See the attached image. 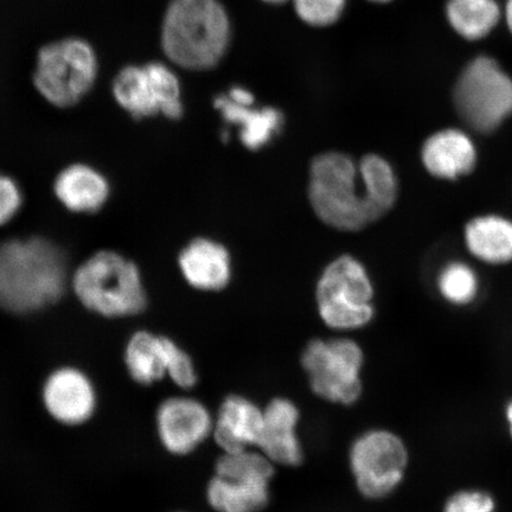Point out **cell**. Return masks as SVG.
Masks as SVG:
<instances>
[{"label":"cell","instance_id":"1","mask_svg":"<svg viewBox=\"0 0 512 512\" xmlns=\"http://www.w3.org/2000/svg\"><path fill=\"white\" fill-rule=\"evenodd\" d=\"M67 277L66 255L53 241L0 243V309L18 315L43 310L62 297Z\"/></svg>","mask_w":512,"mask_h":512},{"label":"cell","instance_id":"2","mask_svg":"<svg viewBox=\"0 0 512 512\" xmlns=\"http://www.w3.org/2000/svg\"><path fill=\"white\" fill-rule=\"evenodd\" d=\"M360 164L341 152H326L312 160L309 200L313 211L329 227L357 232L386 213L361 179Z\"/></svg>","mask_w":512,"mask_h":512},{"label":"cell","instance_id":"3","mask_svg":"<svg viewBox=\"0 0 512 512\" xmlns=\"http://www.w3.org/2000/svg\"><path fill=\"white\" fill-rule=\"evenodd\" d=\"M230 21L220 0H171L162 24V48L176 66L203 72L217 66L230 42Z\"/></svg>","mask_w":512,"mask_h":512},{"label":"cell","instance_id":"4","mask_svg":"<svg viewBox=\"0 0 512 512\" xmlns=\"http://www.w3.org/2000/svg\"><path fill=\"white\" fill-rule=\"evenodd\" d=\"M72 287L79 302L102 317L136 316L147 305V293L138 266L114 251H100L89 256L73 274Z\"/></svg>","mask_w":512,"mask_h":512},{"label":"cell","instance_id":"5","mask_svg":"<svg viewBox=\"0 0 512 512\" xmlns=\"http://www.w3.org/2000/svg\"><path fill=\"white\" fill-rule=\"evenodd\" d=\"M366 356L348 337L315 338L305 345L300 363L312 393L337 406H354L363 393Z\"/></svg>","mask_w":512,"mask_h":512},{"label":"cell","instance_id":"6","mask_svg":"<svg viewBox=\"0 0 512 512\" xmlns=\"http://www.w3.org/2000/svg\"><path fill=\"white\" fill-rule=\"evenodd\" d=\"M99 63L91 44L82 38H64L38 51L34 86L57 108L78 105L92 91Z\"/></svg>","mask_w":512,"mask_h":512},{"label":"cell","instance_id":"7","mask_svg":"<svg viewBox=\"0 0 512 512\" xmlns=\"http://www.w3.org/2000/svg\"><path fill=\"white\" fill-rule=\"evenodd\" d=\"M374 287L360 261L339 256L325 268L316 288L320 319L335 331L366 328L375 317Z\"/></svg>","mask_w":512,"mask_h":512},{"label":"cell","instance_id":"8","mask_svg":"<svg viewBox=\"0 0 512 512\" xmlns=\"http://www.w3.org/2000/svg\"><path fill=\"white\" fill-rule=\"evenodd\" d=\"M275 465L258 448L222 453L207 486L216 512H261L271 502Z\"/></svg>","mask_w":512,"mask_h":512},{"label":"cell","instance_id":"9","mask_svg":"<svg viewBox=\"0 0 512 512\" xmlns=\"http://www.w3.org/2000/svg\"><path fill=\"white\" fill-rule=\"evenodd\" d=\"M348 459L358 494L368 501H381L400 488L411 454L399 434L371 428L352 441Z\"/></svg>","mask_w":512,"mask_h":512},{"label":"cell","instance_id":"10","mask_svg":"<svg viewBox=\"0 0 512 512\" xmlns=\"http://www.w3.org/2000/svg\"><path fill=\"white\" fill-rule=\"evenodd\" d=\"M454 104L473 130L494 131L512 113V79L494 59L479 56L460 75Z\"/></svg>","mask_w":512,"mask_h":512},{"label":"cell","instance_id":"11","mask_svg":"<svg viewBox=\"0 0 512 512\" xmlns=\"http://www.w3.org/2000/svg\"><path fill=\"white\" fill-rule=\"evenodd\" d=\"M112 92L117 104L137 120L183 115L182 87L174 70L162 62L126 66L115 76Z\"/></svg>","mask_w":512,"mask_h":512},{"label":"cell","instance_id":"12","mask_svg":"<svg viewBox=\"0 0 512 512\" xmlns=\"http://www.w3.org/2000/svg\"><path fill=\"white\" fill-rule=\"evenodd\" d=\"M214 418L201 401L187 396L165 400L158 408L157 431L163 446L176 456L194 452L213 435Z\"/></svg>","mask_w":512,"mask_h":512},{"label":"cell","instance_id":"13","mask_svg":"<svg viewBox=\"0 0 512 512\" xmlns=\"http://www.w3.org/2000/svg\"><path fill=\"white\" fill-rule=\"evenodd\" d=\"M42 398L48 413L67 426L85 424L96 408L93 383L76 368L55 370L44 383Z\"/></svg>","mask_w":512,"mask_h":512},{"label":"cell","instance_id":"14","mask_svg":"<svg viewBox=\"0 0 512 512\" xmlns=\"http://www.w3.org/2000/svg\"><path fill=\"white\" fill-rule=\"evenodd\" d=\"M300 411L292 400L273 398L264 408L258 450L275 466L297 467L304 460V448L299 437Z\"/></svg>","mask_w":512,"mask_h":512},{"label":"cell","instance_id":"15","mask_svg":"<svg viewBox=\"0 0 512 512\" xmlns=\"http://www.w3.org/2000/svg\"><path fill=\"white\" fill-rule=\"evenodd\" d=\"M262 426L264 408L245 395L232 394L221 403L211 437L223 453L251 450L258 448Z\"/></svg>","mask_w":512,"mask_h":512},{"label":"cell","instance_id":"16","mask_svg":"<svg viewBox=\"0 0 512 512\" xmlns=\"http://www.w3.org/2000/svg\"><path fill=\"white\" fill-rule=\"evenodd\" d=\"M179 270L196 290L217 292L232 278V265L226 247L210 239L192 240L178 256Z\"/></svg>","mask_w":512,"mask_h":512},{"label":"cell","instance_id":"17","mask_svg":"<svg viewBox=\"0 0 512 512\" xmlns=\"http://www.w3.org/2000/svg\"><path fill=\"white\" fill-rule=\"evenodd\" d=\"M54 194L62 206L75 214H94L111 194L110 183L100 171L87 164H72L57 175Z\"/></svg>","mask_w":512,"mask_h":512},{"label":"cell","instance_id":"18","mask_svg":"<svg viewBox=\"0 0 512 512\" xmlns=\"http://www.w3.org/2000/svg\"><path fill=\"white\" fill-rule=\"evenodd\" d=\"M178 345L170 338L147 331L134 334L127 343L125 363L132 379L143 386L169 376L172 357Z\"/></svg>","mask_w":512,"mask_h":512},{"label":"cell","instance_id":"19","mask_svg":"<svg viewBox=\"0 0 512 512\" xmlns=\"http://www.w3.org/2000/svg\"><path fill=\"white\" fill-rule=\"evenodd\" d=\"M422 162L435 177L456 178L475 166V146L463 132L441 131L428 138L422 147Z\"/></svg>","mask_w":512,"mask_h":512},{"label":"cell","instance_id":"20","mask_svg":"<svg viewBox=\"0 0 512 512\" xmlns=\"http://www.w3.org/2000/svg\"><path fill=\"white\" fill-rule=\"evenodd\" d=\"M214 107L228 124L240 126V138L248 150L258 151L271 142L284 123L283 113L273 107L252 108L236 104L227 94L216 96Z\"/></svg>","mask_w":512,"mask_h":512},{"label":"cell","instance_id":"21","mask_svg":"<svg viewBox=\"0 0 512 512\" xmlns=\"http://www.w3.org/2000/svg\"><path fill=\"white\" fill-rule=\"evenodd\" d=\"M467 246L473 255L492 264L512 260V223L497 216L479 217L466 227Z\"/></svg>","mask_w":512,"mask_h":512},{"label":"cell","instance_id":"22","mask_svg":"<svg viewBox=\"0 0 512 512\" xmlns=\"http://www.w3.org/2000/svg\"><path fill=\"white\" fill-rule=\"evenodd\" d=\"M496 0H448L446 17L452 29L467 41L488 36L501 19Z\"/></svg>","mask_w":512,"mask_h":512},{"label":"cell","instance_id":"23","mask_svg":"<svg viewBox=\"0 0 512 512\" xmlns=\"http://www.w3.org/2000/svg\"><path fill=\"white\" fill-rule=\"evenodd\" d=\"M439 291L448 303L467 305L477 296L478 281L469 266L454 262L441 272L438 280Z\"/></svg>","mask_w":512,"mask_h":512},{"label":"cell","instance_id":"24","mask_svg":"<svg viewBox=\"0 0 512 512\" xmlns=\"http://www.w3.org/2000/svg\"><path fill=\"white\" fill-rule=\"evenodd\" d=\"M294 9L311 27H329L343 15L347 0H293Z\"/></svg>","mask_w":512,"mask_h":512},{"label":"cell","instance_id":"25","mask_svg":"<svg viewBox=\"0 0 512 512\" xmlns=\"http://www.w3.org/2000/svg\"><path fill=\"white\" fill-rule=\"evenodd\" d=\"M497 501L491 492L466 488L454 491L446 498L443 512H496Z\"/></svg>","mask_w":512,"mask_h":512},{"label":"cell","instance_id":"26","mask_svg":"<svg viewBox=\"0 0 512 512\" xmlns=\"http://www.w3.org/2000/svg\"><path fill=\"white\" fill-rule=\"evenodd\" d=\"M23 201V192L15 179L0 174V226L15 219Z\"/></svg>","mask_w":512,"mask_h":512},{"label":"cell","instance_id":"27","mask_svg":"<svg viewBox=\"0 0 512 512\" xmlns=\"http://www.w3.org/2000/svg\"><path fill=\"white\" fill-rule=\"evenodd\" d=\"M227 95L228 98L236 102V104L245 106H253L254 104V95L246 88L239 86L230 88Z\"/></svg>","mask_w":512,"mask_h":512},{"label":"cell","instance_id":"28","mask_svg":"<svg viewBox=\"0 0 512 512\" xmlns=\"http://www.w3.org/2000/svg\"><path fill=\"white\" fill-rule=\"evenodd\" d=\"M504 421L505 425H507V431L512 441V396L504 406Z\"/></svg>","mask_w":512,"mask_h":512},{"label":"cell","instance_id":"29","mask_svg":"<svg viewBox=\"0 0 512 512\" xmlns=\"http://www.w3.org/2000/svg\"><path fill=\"white\" fill-rule=\"evenodd\" d=\"M505 21H507L508 28L512 34V0H508L507 5H505Z\"/></svg>","mask_w":512,"mask_h":512},{"label":"cell","instance_id":"30","mask_svg":"<svg viewBox=\"0 0 512 512\" xmlns=\"http://www.w3.org/2000/svg\"><path fill=\"white\" fill-rule=\"evenodd\" d=\"M264 2L270 4H281L287 2V0H264Z\"/></svg>","mask_w":512,"mask_h":512},{"label":"cell","instance_id":"31","mask_svg":"<svg viewBox=\"0 0 512 512\" xmlns=\"http://www.w3.org/2000/svg\"><path fill=\"white\" fill-rule=\"evenodd\" d=\"M370 2H374V3H389V2H392V0H370Z\"/></svg>","mask_w":512,"mask_h":512}]
</instances>
